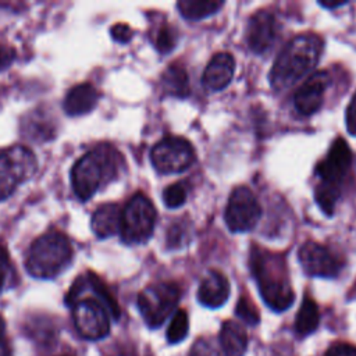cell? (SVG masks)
<instances>
[{"mask_svg":"<svg viewBox=\"0 0 356 356\" xmlns=\"http://www.w3.org/2000/svg\"><path fill=\"white\" fill-rule=\"evenodd\" d=\"M323 47V39L314 33H302L291 39L271 67V88L277 92L285 90L306 76L317 65Z\"/></svg>","mask_w":356,"mask_h":356,"instance_id":"6da1fadb","label":"cell"},{"mask_svg":"<svg viewBox=\"0 0 356 356\" xmlns=\"http://www.w3.org/2000/svg\"><path fill=\"white\" fill-rule=\"evenodd\" d=\"M122 167V156L107 143L97 145L83 154L71 170V184L81 200L90 199L99 189L117 178Z\"/></svg>","mask_w":356,"mask_h":356,"instance_id":"7a4b0ae2","label":"cell"},{"mask_svg":"<svg viewBox=\"0 0 356 356\" xmlns=\"http://www.w3.org/2000/svg\"><path fill=\"white\" fill-rule=\"evenodd\" d=\"M250 270L259 285L264 303L275 310H286L295 299V293L285 274L284 259L259 248L250 253Z\"/></svg>","mask_w":356,"mask_h":356,"instance_id":"3957f363","label":"cell"},{"mask_svg":"<svg viewBox=\"0 0 356 356\" xmlns=\"http://www.w3.org/2000/svg\"><path fill=\"white\" fill-rule=\"evenodd\" d=\"M72 260L70 239L60 231H49L36 238L28 249L25 259L26 271L40 280L60 275Z\"/></svg>","mask_w":356,"mask_h":356,"instance_id":"277c9868","label":"cell"},{"mask_svg":"<svg viewBox=\"0 0 356 356\" xmlns=\"http://www.w3.org/2000/svg\"><path fill=\"white\" fill-rule=\"evenodd\" d=\"M156 209L143 193L134 195L121 213V239L128 245H139L149 241L156 224Z\"/></svg>","mask_w":356,"mask_h":356,"instance_id":"5b68a950","label":"cell"},{"mask_svg":"<svg viewBox=\"0 0 356 356\" xmlns=\"http://www.w3.org/2000/svg\"><path fill=\"white\" fill-rule=\"evenodd\" d=\"M181 298L175 282H156L138 295L139 313L149 328L160 327L174 312Z\"/></svg>","mask_w":356,"mask_h":356,"instance_id":"8992f818","label":"cell"},{"mask_svg":"<svg viewBox=\"0 0 356 356\" xmlns=\"http://www.w3.org/2000/svg\"><path fill=\"white\" fill-rule=\"evenodd\" d=\"M38 170V160L26 146H13L0 153V202L14 193Z\"/></svg>","mask_w":356,"mask_h":356,"instance_id":"52a82bcc","label":"cell"},{"mask_svg":"<svg viewBox=\"0 0 356 356\" xmlns=\"http://www.w3.org/2000/svg\"><path fill=\"white\" fill-rule=\"evenodd\" d=\"M150 160L156 171L161 174H177L191 167L195 161V152L186 139L167 136L153 146Z\"/></svg>","mask_w":356,"mask_h":356,"instance_id":"ba28073f","label":"cell"},{"mask_svg":"<svg viewBox=\"0 0 356 356\" xmlns=\"http://www.w3.org/2000/svg\"><path fill=\"white\" fill-rule=\"evenodd\" d=\"M261 217V207L254 193L246 186H236L225 207V224L232 232H246L256 227Z\"/></svg>","mask_w":356,"mask_h":356,"instance_id":"9c48e42d","label":"cell"},{"mask_svg":"<svg viewBox=\"0 0 356 356\" xmlns=\"http://www.w3.org/2000/svg\"><path fill=\"white\" fill-rule=\"evenodd\" d=\"M298 259L305 273L313 277L334 278L341 273L343 266L339 257L327 246L313 241L305 242L299 248Z\"/></svg>","mask_w":356,"mask_h":356,"instance_id":"30bf717a","label":"cell"},{"mask_svg":"<svg viewBox=\"0 0 356 356\" xmlns=\"http://www.w3.org/2000/svg\"><path fill=\"white\" fill-rule=\"evenodd\" d=\"M278 35V24L274 17L267 10L256 11L246 28V42L253 53H266L275 42Z\"/></svg>","mask_w":356,"mask_h":356,"instance_id":"8fae6325","label":"cell"},{"mask_svg":"<svg viewBox=\"0 0 356 356\" xmlns=\"http://www.w3.org/2000/svg\"><path fill=\"white\" fill-rule=\"evenodd\" d=\"M352 163V152L343 138H337L325 159H323L317 167L316 172L323 182L338 184L349 171Z\"/></svg>","mask_w":356,"mask_h":356,"instance_id":"7c38bea8","label":"cell"},{"mask_svg":"<svg viewBox=\"0 0 356 356\" xmlns=\"http://www.w3.org/2000/svg\"><path fill=\"white\" fill-rule=\"evenodd\" d=\"M330 76L325 71L312 74L295 92L293 104L302 115H312L320 110Z\"/></svg>","mask_w":356,"mask_h":356,"instance_id":"4fadbf2b","label":"cell"},{"mask_svg":"<svg viewBox=\"0 0 356 356\" xmlns=\"http://www.w3.org/2000/svg\"><path fill=\"white\" fill-rule=\"evenodd\" d=\"M235 72V60L232 54L221 51L211 57L203 76L202 85L210 92L222 90L231 82Z\"/></svg>","mask_w":356,"mask_h":356,"instance_id":"5bb4252c","label":"cell"},{"mask_svg":"<svg viewBox=\"0 0 356 356\" xmlns=\"http://www.w3.org/2000/svg\"><path fill=\"white\" fill-rule=\"evenodd\" d=\"M229 296V282L227 277L216 270L207 271L203 277L199 289L197 300L210 309L221 307Z\"/></svg>","mask_w":356,"mask_h":356,"instance_id":"9a60e30c","label":"cell"},{"mask_svg":"<svg viewBox=\"0 0 356 356\" xmlns=\"http://www.w3.org/2000/svg\"><path fill=\"white\" fill-rule=\"evenodd\" d=\"M99 102V93L90 83L74 86L65 96L63 108L68 115H83L92 111Z\"/></svg>","mask_w":356,"mask_h":356,"instance_id":"2e32d148","label":"cell"},{"mask_svg":"<svg viewBox=\"0 0 356 356\" xmlns=\"http://www.w3.org/2000/svg\"><path fill=\"white\" fill-rule=\"evenodd\" d=\"M121 213L122 210L115 203H106L97 207L90 222L93 234L100 239L120 234Z\"/></svg>","mask_w":356,"mask_h":356,"instance_id":"e0dca14e","label":"cell"},{"mask_svg":"<svg viewBox=\"0 0 356 356\" xmlns=\"http://www.w3.org/2000/svg\"><path fill=\"white\" fill-rule=\"evenodd\" d=\"M220 343L225 356H243L248 349L245 328L236 321H225L220 331Z\"/></svg>","mask_w":356,"mask_h":356,"instance_id":"ac0fdd59","label":"cell"},{"mask_svg":"<svg viewBox=\"0 0 356 356\" xmlns=\"http://www.w3.org/2000/svg\"><path fill=\"white\" fill-rule=\"evenodd\" d=\"M161 85L165 93L175 96V97H186L189 96V79L184 65L181 64H171L163 72Z\"/></svg>","mask_w":356,"mask_h":356,"instance_id":"d6986e66","label":"cell"},{"mask_svg":"<svg viewBox=\"0 0 356 356\" xmlns=\"http://www.w3.org/2000/svg\"><path fill=\"white\" fill-rule=\"evenodd\" d=\"M224 6L222 0H181L177 7L186 19H202L216 14Z\"/></svg>","mask_w":356,"mask_h":356,"instance_id":"ffe728a7","label":"cell"},{"mask_svg":"<svg viewBox=\"0 0 356 356\" xmlns=\"http://www.w3.org/2000/svg\"><path fill=\"white\" fill-rule=\"evenodd\" d=\"M320 323V313L316 302L310 296H305L295 320V330L300 337L314 332Z\"/></svg>","mask_w":356,"mask_h":356,"instance_id":"44dd1931","label":"cell"},{"mask_svg":"<svg viewBox=\"0 0 356 356\" xmlns=\"http://www.w3.org/2000/svg\"><path fill=\"white\" fill-rule=\"evenodd\" d=\"M339 195H341V191L338 184H330L323 181L316 186V191H314L316 203L318 204V207L325 216L334 214L335 204H337V200L339 199Z\"/></svg>","mask_w":356,"mask_h":356,"instance_id":"7402d4cb","label":"cell"},{"mask_svg":"<svg viewBox=\"0 0 356 356\" xmlns=\"http://www.w3.org/2000/svg\"><path fill=\"white\" fill-rule=\"evenodd\" d=\"M189 330V318L188 313L185 310H177L175 314L171 318V323L167 328V339L170 343H178L181 342L186 335Z\"/></svg>","mask_w":356,"mask_h":356,"instance_id":"603a6c76","label":"cell"},{"mask_svg":"<svg viewBox=\"0 0 356 356\" xmlns=\"http://www.w3.org/2000/svg\"><path fill=\"white\" fill-rule=\"evenodd\" d=\"M188 192H189V186L186 182L179 181V182L171 184L163 192V202L168 209H178L186 202Z\"/></svg>","mask_w":356,"mask_h":356,"instance_id":"cb8c5ba5","label":"cell"},{"mask_svg":"<svg viewBox=\"0 0 356 356\" xmlns=\"http://www.w3.org/2000/svg\"><path fill=\"white\" fill-rule=\"evenodd\" d=\"M191 239V229L186 222H174L167 232V245L170 249H177L185 246Z\"/></svg>","mask_w":356,"mask_h":356,"instance_id":"d4e9b609","label":"cell"},{"mask_svg":"<svg viewBox=\"0 0 356 356\" xmlns=\"http://www.w3.org/2000/svg\"><path fill=\"white\" fill-rule=\"evenodd\" d=\"M177 42H178V33L175 28L165 24L159 29L154 39V46L161 54H167L177 46Z\"/></svg>","mask_w":356,"mask_h":356,"instance_id":"484cf974","label":"cell"},{"mask_svg":"<svg viewBox=\"0 0 356 356\" xmlns=\"http://www.w3.org/2000/svg\"><path fill=\"white\" fill-rule=\"evenodd\" d=\"M236 316L243 320L246 324L249 325H256L259 323V313L256 310V307L253 306V303H250L246 298H241L236 303V309H235Z\"/></svg>","mask_w":356,"mask_h":356,"instance_id":"4316f807","label":"cell"},{"mask_svg":"<svg viewBox=\"0 0 356 356\" xmlns=\"http://www.w3.org/2000/svg\"><path fill=\"white\" fill-rule=\"evenodd\" d=\"M189 356H218L216 348L206 339H199L191 348Z\"/></svg>","mask_w":356,"mask_h":356,"instance_id":"83f0119b","label":"cell"},{"mask_svg":"<svg viewBox=\"0 0 356 356\" xmlns=\"http://www.w3.org/2000/svg\"><path fill=\"white\" fill-rule=\"evenodd\" d=\"M10 271H11V264H10L8 253H7L6 248L0 245V293L6 286Z\"/></svg>","mask_w":356,"mask_h":356,"instance_id":"f1b7e54d","label":"cell"},{"mask_svg":"<svg viewBox=\"0 0 356 356\" xmlns=\"http://www.w3.org/2000/svg\"><path fill=\"white\" fill-rule=\"evenodd\" d=\"M110 32H111L113 39L115 42H118V43H128L132 39V36H134L132 29L127 24H115L110 29Z\"/></svg>","mask_w":356,"mask_h":356,"instance_id":"f546056e","label":"cell"},{"mask_svg":"<svg viewBox=\"0 0 356 356\" xmlns=\"http://www.w3.org/2000/svg\"><path fill=\"white\" fill-rule=\"evenodd\" d=\"M345 121H346V129L350 135L356 136V92L353 93L350 103L346 108L345 114Z\"/></svg>","mask_w":356,"mask_h":356,"instance_id":"4dcf8cb0","label":"cell"},{"mask_svg":"<svg viewBox=\"0 0 356 356\" xmlns=\"http://www.w3.org/2000/svg\"><path fill=\"white\" fill-rule=\"evenodd\" d=\"M324 356H356V346L349 343H335Z\"/></svg>","mask_w":356,"mask_h":356,"instance_id":"1f68e13d","label":"cell"},{"mask_svg":"<svg viewBox=\"0 0 356 356\" xmlns=\"http://www.w3.org/2000/svg\"><path fill=\"white\" fill-rule=\"evenodd\" d=\"M0 356H13L11 346L6 335V321L1 314H0Z\"/></svg>","mask_w":356,"mask_h":356,"instance_id":"d6a6232c","label":"cell"},{"mask_svg":"<svg viewBox=\"0 0 356 356\" xmlns=\"http://www.w3.org/2000/svg\"><path fill=\"white\" fill-rule=\"evenodd\" d=\"M14 58H15V50L10 46H1L0 47V71L10 67Z\"/></svg>","mask_w":356,"mask_h":356,"instance_id":"836d02e7","label":"cell"},{"mask_svg":"<svg viewBox=\"0 0 356 356\" xmlns=\"http://www.w3.org/2000/svg\"><path fill=\"white\" fill-rule=\"evenodd\" d=\"M318 4L323 6L324 8H330L331 10V8H337V7L345 6V4H348V1H323V0H320Z\"/></svg>","mask_w":356,"mask_h":356,"instance_id":"e575fe53","label":"cell"},{"mask_svg":"<svg viewBox=\"0 0 356 356\" xmlns=\"http://www.w3.org/2000/svg\"><path fill=\"white\" fill-rule=\"evenodd\" d=\"M118 356H124V355H118Z\"/></svg>","mask_w":356,"mask_h":356,"instance_id":"d590c367","label":"cell"}]
</instances>
